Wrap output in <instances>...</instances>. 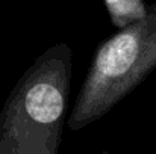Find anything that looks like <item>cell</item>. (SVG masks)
<instances>
[{
  "label": "cell",
  "mask_w": 156,
  "mask_h": 154,
  "mask_svg": "<svg viewBox=\"0 0 156 154\" xmlns=\"http://www.w3.org/2000/svg\"><path fill=\"white\" fill-rule=\"evenodd\" d=\"M103 154H108V153H103Z\"/></svg>",
  "instance_id": "4"
},
{
  "label": "cell",
  "mask_w": 156,
  "mask_h": 154,
  "mask_svg": "<svg viewBox=\"0 0 156 154\" xmlns=\"http://www.w3.org/2000/svg\"><path fill=\"white\" fill-rule=\"evenodd\" d=\"M73 73V50L59 43L23 73L0 112V154H58Z\"/></svg>",
  "instance_id": "1"
},
{
  "label": "cell",
  "mask_w": 156,
  "mask_h": 154,
  "mask_svg": "<svg viewBox=\"0 0 156 154\" xmlns=\"http://www.w3.org/2000/svg\"><path fill=\"white\" fill-rule=\"evenodd\" d=\"M105 6L112 24L118 29H124L143 20L149 12V6H146L144 0H105Z\"/></svg>",
  "instance_id": "3"
},
{
  "label": "cell",
  "mask_w": 156,
  "mask_h": 154,
  "mask_svg": "<svg viewBox=\"0 0 156 154\" xmlns=\"http://www.w3.org/2000/svg\"><path fill=\"white\" fill-rule=\"evenodd\" d=\"M156 68V3L147 15L103 41L67 118L77 132L102 119Z\"/></svg>",
  "instance_id": "2"
}]
</instances>
